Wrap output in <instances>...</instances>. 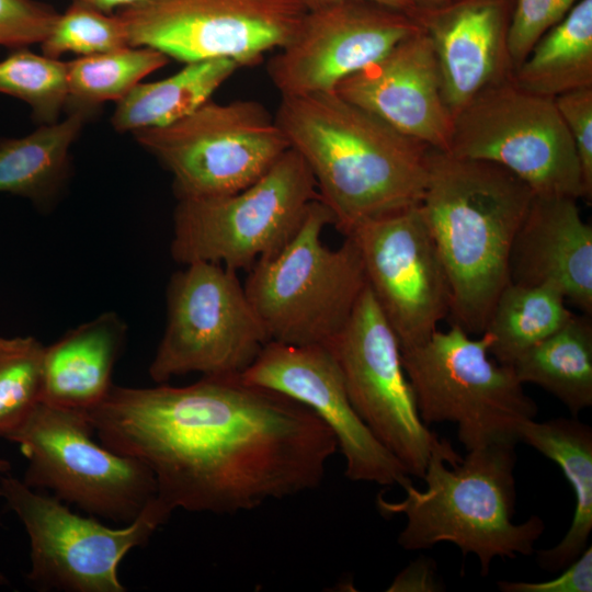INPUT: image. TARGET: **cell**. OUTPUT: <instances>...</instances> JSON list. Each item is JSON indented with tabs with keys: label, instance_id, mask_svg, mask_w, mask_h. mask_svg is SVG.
Here are the masks:
<instances>
[{
	"label": "cell",
	"instance_id": "obj_1",
	"mask_svg": "<svg viewBox=\"0 0 592 592\" xmlns=\"http://www.w3.org/2000/svg\"><path fill=\"white\" fill-rule=\"evenodd\" d=\"M86 413L101 444L151 470L171 512L234 514L314 490L338 451L308 407L241 375L113 385Z\"/></svg>",
	"mask_w": 592,
	"mask_h": 592
},
{
	"label": "cell",
	"instance_id": "obj_2",
	"mask_svg": "<svg viewBox=\"0 0 592 592\" xmlns=\"http://www.w3.org/2000/svg\"><path fill=\"white\" fill-rule=\"evenodd\" d=\"M275 121L345 237L420 203L429 148L334 91L282 96Z\"/></svg>",
	"mask_w": 592,
	"mask_h": 592
},
{
	"label": "cell",
	"instance_id": "obj_3",
	"mask_svg": "<svg viewBox=\"0 0 592 592\" xmlns=\"http://www.w3.org/2000/svg\"><path fill=\"white\" fill-rule=\"evenodd\" d=\"M533 197L499 164L428 150L419 206L448 276V317L469 334L485 331L510 282L513 241Z\"/></svg>",
	"mask_w": 592,
	"mask_h": 592
},
{
	"label": "cell",
	"instance_id": "obj_4",
	"mask_svg": "<svg viewBox=\"0 0 592 592\" xmlns=\"http://www.w3.org/2000/svg\"><path fill=\"white\" fill-rule=\"evenodd\" d=\"M515 445L492 443L467 451L463 458L447 441L432 452L422 477L425 489L411 483L405 488L406 498L396 502L378 497L383 515L407 517L399 546L421 550L452 543L464 557L477 556L481 576L488 574L494 558L533 554L545 524L537 515L520 524L512 522Z\"/></svg>",
	"mask_w": 592,
	"mask_h": 592
},
{
	"label": "cell",
	"instance_id": "obj_5",
	"mask_svg": "<svg viewBox=\"0 0 592 592\" xmlns=\"http://www.w3.org/2000/svg\"><path fill=\"white\" fill-rule=\"evenodd\" d=\"M333 217L315 200L291 240L259 260L243 284L269 341L326 346L350 319L366 278L351 237L328 248L322 232Z\"/></svg>",
	"mask_w": 592,
	"mask_h": 592
},
{
	"label": "cell",
	"instance_id": "obj_6",
	"mask_svg": "<svg viewBox=\"0 0 592 592\" xmlns=\"http://www.w3.org/2000/svg\"><path fill=\"white\" fill-rule=\"evenodd\" d=\"M492 338H473L457 323L422 344L400 350L401 362L425 425L451 422L466 451L498 442L517 443L524 422L537 415L511 365L489 350Z\"/></svg>",
	"mask_w": 592,
	"mask_h": 592
},
{
	"label": "cell",
	"instance_id": "obj_7",
	"mask_svg": "<svg viewBox=\"0 0 592 592\" xmlns=\"http://www.w3.org/2000/svg\"><path fill=\"white\" fill-rule=\"evenodd\" d=\"M317 198L308 166L289 147L242 191L223 197L178 200L171 255L184 265L212 262L250 271L291 240Z\"/></svg>",
	"mask_w": 592,
	"mask_h": 592
},
{
	"label": "cell",
	"instance_id": "obj_8",
	"mask_svg": "<svg viewBox=\"0 0 592 592\" xmlns=\"http://www.w3.org/2000/svg\"><path fill=\"white\" fill-rule=\"evenodd\" d=\"M84 410L39 401L7 440L27 460L23 482L53 491L92 516L129 524L157 497V481L140 460L93 439Z\"/></svg>",
	"mask_w": 592,
	"mask_h": 592
},
{
	"label": "cell",
	"instance_id": "obj_9",
	"mask_svg": "<svg viewBox=\"0 0 592 592\" xmlns=\"http://www.w3.org/2000/svg\"><path fill=\"white\" fill-rule=\"evenodd\" d=\"M132 134L172 174L178 200L242 191L289 148L275 117L252 100H209L172 124Z\"/></svg>",
	"mask_w": 592,
	"mask_h": 592
},
{
	"label": "cell",
	"instance_id": "obj_10",
	"mask_svg": "<svg viewBox=\"0 0 592 592\" xmlns=\"http://www.w3.org/2000/svg\"><path fill=\"white\" fill-rule=\"evenodd\" d=\"M446 152L499 164L535 195L587 200L581 164L555 100L511 80L483 90L454 115Z\"/></svg>",
	"mask_w": 592,
	"mask_h": 592
},
{
	"label": "cell",
	"instance_id": "obj_11",
	"mask_svg": "<svg viewBox=\"0 0 592 592\" xmlns=\"http://www.w3.org/2000/svg\"><path fill=\"white\" fill-rule=\"evenodd\" d=\"M267 342L237 271L192 262L169 282L167 325L149 375L158 384L189 373L241 375Z\"/></svg>",
	"mask_w": 592,
	"mask_h": 592
},
{
	"label": "cell",
	"instance_id": "obj_12",
	"mask_svg": "<svg viewBox=\"0 0 592 592\" xmlns=\"http://www.w3.org/2000/svg\"><path fill=\"white\" fill-rule=\"evenodd\" d=\"M0 490L29 536L26 579L39 591L125 592L117 573L122 559L146 545L172 513L156 497L132 523L111 528L7 474Z\"/></svg>",
	"mask_w": 592,
	"mask_h": 592
},
{
	"label": "cell",
	"instance_id": "obj_13",
	"mask_svg": "<svg viewBox=\"0 0 592 592\" xmlns=\"http://www.w3.org/2000/svg\"><path fill=\"white\" fill-rule=\"evenodd\" d=\"M307 11L300 0H143L115 14L129 46L183 62L228 58L251 67L289 41Z\"/></svg>",
	"mask_w": 592,
	"mask_h": 592
},
{
	"label": "cell",
	"instance_id": "obj_14",
	"mask_svg": "<svg viewBox=\"0 0 592 592\" xmlns=\"http://www.w3.org/2000/svg\"><path fill=\"white\" fill-rule=\"evenodd\" d=\"M326 346L358 415L410 476L422 478L432 452L447 441L421 420L398 339L367 285Z\"/></svg>",
	"mask_w": 592,
	"mask_h": 592
},
{
	"label": "cell",
	"instance_id": "obj_15",
	"mask_svg": "<svg viewBox=\"0 0 592 592\" xmlns=\"http://www.w3.org/2000/svg\"><path fill=\"white\" fill-rule=\"evenodd\" d=\"M346 237L400 350L429 340L449 316L452 292L419 204L365 221Z\"/></svg>",
	"mask_w": 592,
	"mask_h": 592
},
{
	"label": "cell",
	"instance_id": "obj_16",
	"mask_svg": "<svg viewBox=\"0 0 592 592\" xmlns=\"http://www.w3.org/2000/svg\"><path fill=\"white\" fill-rule=\"evenodd\" d=\"M419 30L408 12L368 1L311 9L269 60L267 75L282 96L332 92Z\"/></svg>",
	"mask_w": 592,
	"mask_h": 592
},
{
	"label": "cell",
	"instance_id": "obj_17",
	"mask_svg": "<svg viewBox=\"0 0 592 592\" xmlns=\"http://www.w3.org/2000/svg\"><path fill=\"white\" fill-rule=\"evenodd\" d=\"M252 385L282 394L314 411L332 431L352 481L411 485L403 465L377 440L354 409L327 346L269 341L241 374Z\"/></svg>",
	"mask_w": 592,
	"mask_h": 592
},
{
	"label": "cell",
	"instance_id": "obj_18",
	"mask_svg": "<svg viewBox=\"0 0 592 592\" xmlns=\"http://www.w3.org/2000/svg\"><path fill=\"white\" fill-rule=\"evenodd\" d=\"M334 92L428 148L448 151L454 117L432 45L421 29L341 81Z\"/></svg>",
	"mask_w": 592,
	"mask_h": 592
},
{
	"label": "cell",
	"instance_id": "obj_19",
	"mask_svg": "<svg viewBox=\"0 0 592 592\" xmlns=\"http://www.w3.org/2000/svg\"><path fill=\"white\" fill-rule=\"evenodd\" d=\"M514 0H448L409 14L428 36L454 115L483 90L511 80L508 32Z\"/></svg>",
	"mask_w": 592,
	"mask_h": 592
},
{
	"label": "cell",
	"instance_id": "obj_20",
	"mask_svg": "<svg viewBox=\"0 0 592 592\" xmlns=\"http://www.w3.org/2000/svg\"><path fill=\"white\" fill-rule=\"evenodd\" d=\"M578 198L535 195L514 238L510 282L549 285L592 316V227Z\"/></svg>",
	"mask_w": 592,
	"mask_h": 592
},
{
	"label": "cell",
	"instance_id": "obj_21",
	"mask_svg": "<svg viewBox=\"0 0 592 592\" xmlns=\"http://www.w3.org/2000/svg\"><path fill=\"white\" fill-rule=\"evenodd\" d=\"M125 338L119 316L104 312L45 346L41 401L84 411L99 405L113 386Z\"/></svg>",
	"mask_w": 592,
	"mask_h": 592
},
{
	"label": "cell",
	"instance_id": "obj_22",
	"mask_svg": "<svg viewBox=\"0 0 592 592\" xmlns=\"http://www.w3.org/2000/svg\"><path fill=\"white\" fill-rule=\"evenodd\" d=\"M519 440L555 462L574 493L568 532L554 547L537 551L542 569L561 571L588 548L592 531V430L577 417L543 422L532 419L521 426Z\"/></svg>",
	"mask_w": 592,
	"mask_h": 592
},
{
	"label": "cell",
	"instance_id": "obj_23",
	"mask_svg": "<svg viewBox=\"0 0 592 592\" xmlns=\"http://www.w3.org/2000/svg\"><path fill=\"white\" fill-rule=\"evenodd\" d=\"M90 118L80 112L42 124L22 137H0V193L31 201L47 210L70 175V148Z\"/></svg>",
	"mask_w": 592,
	"mask_h": 592
},
{
	"label": "cell",
	"instance_id": "obj_24",
	"mask_svg": "<svg viewBox=\"0 0 592 592\" xmlns=\"http://www.w3.org/2000/svg\"><path fill=\"white\" fill-rule=\"evenodd\" d=\"M238 68L228 58L195 60L168 78L139 82L116 102L111 124L119 133L172 124L209 101Z\"/></svg>",
	"mask_w": 592,
	"mask_h": 592
},
{
	"label": "cell",
	"instance_id": "obj_25",
	"mask_svg": "<svg viewBox=\"0 0 592 592\" xmlns=\"http://www.w3.org/2000/svg\"><path fill=\"white\" fill-rule=\"evenodd\" d=\"M519 88L555 99L592 87V0H579L513 71Z\"/></svg>",
	"mask_w": 592,
	"mask_h": 592
},
{
	"label": "cell",
	"instance_id": "obj_26",
	"mask_svg": "<svg viewBox=\"0 0 592 592\" xmlns=\"http://www.w3.org/2000/svg\"><path fill=\"white\" fill-rule=\"evenodd\" d=\"M511 366L523 385L539 386L561 401L572 417H578L592 406L591 316L574 314Z\"/></svg>",
	"mask_w": 592,
	"mask_h": 592
},
{
	"label": "cell",
	"instance_id": "obj_27",
	"mask_svg": "<svg viewBox=\"0 0 592 592\" xmlns=\"http://www.w3.org/2000/svg\"><path fill=\"white\" fill-rule=\"evenodd\" d=\"M573 315L558 289L509 282L498 296L483 331L492 338L489 352L499 363L512 365Z\"/></svg>",
	"mask_w": 592,
	"mask_h": 592
},
{
	"label": "cell",
	"instance_id": "obj_28",
	"mask_svg": "<svg viewBox=\"0 0 592 592\" xmlns=\"http://www.w3.org/2000/svg\"><path fill=\"white\" fill-rule=\"evenodd\" d=\"M169 60L158 49L127 46L65 61L67 98L64 111L80 112L91 119L104 103L118 102Z\"/></svg>",
	"mask_w": 592,
	"mask_h": 592
},
{
	"label": "cell",
	"instance_id": "obj_29",
	"mask_svg": "<svg viewBox=\"0 0 592 592\" xmlns=\"http://www.w3.org/2000/svg\"><path fill=\"white\" fill-rule=\"evenodd\" d=\"M0 93L25 102L39 125L55 123L66 104V62L29 47L11 49L0 60Z\"/></svg>",
	"mask_w": 592,
	"mask_h": 592
},
{
	"label": "cell",
	"instance_id": "obj_30",
	"mask_svg": "<svg viewBox=\"0 0 592 592\" xmlns=\"http://www.w3.org/2000/svg\"><path fill=\"white\" fill-rule=\"evenodd\" d=\"M45 346L35 338H0V437L18 430L41 401Z\"/></svg>",
	"mask_w": 592,
	"mask_h": 592
},
{
	"label": "cell",
	"instance_id": "obj_31",
	"mask_svg": "<svg viewBox=\"0 0 592 592\" xmlns=\"http://www.w3.org/2000/svg\"><path fill=\"white\" fill-rule=\"evenodd\" d=\"M127 46L126 29L116 14H105L73 1L58 14L41 43L43 55L54 59L68 53L91 56Z\"/></svg>",
	"mask_w": 592,
	"mask_h": 592
},
{
	"label": "cell",
	"instance_id": "obj_32",
	"mask_svg": "<svg viewBox=\"0 0 592 592\" xmlns=\"http://www.w3.org/2000/svg\"><path fill=\"white\" fill-rule=\"evenodd\" d=\"M579 0H514L508 32L513 71L536 42L561 21Z\"/></svg>",
	"mask_w": 592,
	"mask_h": 592
},
{
	"label": "cell",
	"instance_id": "obj_33",
	"mask_svg": "<svg viewBox=\"0 0 592 592\" xmlns=\"http://www.w3.org/2000/svg\"><path fill=\"white\" fill-rule=\"evenodd\" d=\"M58 14L37 0H0V46L14 49L41 44Z\"/></svg>",
	"mask_w": 592,
	"mask_h": 592
},
{
	"label": "cell",
	"instance_id": "obj_34",
	"mask_svg": "<svg viewBox=\"0 0 592 592\" xmlns=\"http://www.w3.org/2000/svg\"><path fill=\"white\" fill-rule=\"evenodd\" d=\"M572 138L583 175L587 201L592 198V87L566 92L555 99Z\"/></svg>",
	"mask_w": 592,
	"mask_h": 592
},
{
	"label": "cell",
	"instance_id": "obj_35",
	"mask_svg": "<svg viewBox=\"0 0 592 592\" xmlns=\"http://www.w3.org/2000/svg\"><path fill=\"white\" fill-rule=\"evenodd\" d=\"M502 592H591L592 591V547L591 545L555 579L528 582H497Z\"/></svg>",
	"mask_w": 592,
	"mask_h": 592
},
{
	"label": "cell",
	"instance_id": "obj_36",
	"mask_svg": "<svg viewBox=\"0 0 592 592\" xmlns=\"http://www.w3.org/2000/svg\"><path fill=\"white\" fill-rule=\"evenodd\" d=\"M433 559L419 556L402 569L388 587V592H437L444 591Z\"/></svg>",
	"mask_w": 592,
	"mask_h": 592
},
{
	"label": "cell",
	"instance_id": "obj_37",
	"mask_svg": "<svg viewBox=\"0 0 592 592\" xmlns=\"http://www.w3.org/2000/svg\"><path fill=\"white\" fill-rule=\"evenodd\" d=\"M89 5L105 14H115L116 12L134 7L143 0H71Z\"/></svg>",
	"mask_w": 592,
	"mask_h": 592
},
{
	"label": "cell",
	"instance_id": "obj_38",
	"mask_svg": "<svg viewBox=\"0 0 592 592\" xmlns=\"http://www.w3.org/2000/svg\"><path fill=\"white\" fill-rule=\"evenodd\" d=\"M308 10L325 7L328 4L348 1V0H300ZM360 1H368L378 3L395 10L403 11V12H410L411 5L408 0H360Z\"/></svg>",
	"mask_w": 592,
	"mask_h": 592
},
{
	"label": "cell",
	"instance_id": "obj_39",
	"mask_svg": "<svg viewBox=\"0 0 592 592\" xmlns=\"http://www.w3.org/2000/svg\"><path fill=\"white\" fill-rule=\"evenodd\" d=\"M408 1L411 5V11H412V10H418V9L434 8V7H437L447 2L448 0H408Z\"/></svg>",
	"mask_w": 592,
	"mask_h": 592
},
{
	"label": "cell",
	"instance_id": "obj_40",
	"mask_svg": "<svg viewBox=\"0 0 592 592\" xmlns=\"http://www.w3.org/2000/svg\"><path fill=\"white\" fill-rule=\"evenodd\" d=\"M11 469V464L9 460L0 458V475H5ZM0 498H1V490H0Z\"/></svg>",
	"mask_w": 592,
	"mask_h": 592
},
{
	"label": "cell",
	"instance_id": "obj_41",
	"mask_svg": "<svg viewBox=\"0 0 592 592\" xmlns=\"http://www.w3.org/2000/svg\"><path fill=\"white\" fill-rule=\"evenodd\" d=\"M8 584V579L0 572V587Z\"/></svg>",
	"mask_w": 592,
	"mask_h": 592
}]
</instances>
